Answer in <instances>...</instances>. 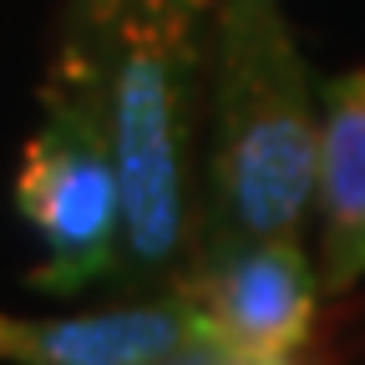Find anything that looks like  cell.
<instances>
[{"mask_svg": "<svg viewBox=\"0 0 365 365\" xmlns=\"http://www.w3.org/2000/svg\"><path fill=\"white\" fill-rule=\"evenodd\" d=\"M223 0H66L56 56L97 91L122 173L117 294H182L203 244Z\"/></svg>", "mask_w": 365, "mask_h": 365, "instance_id": "obj_1", "label": "cell"}, {"mask_svg": "<svg viewBox=\"0 0 365 365\" xmlns=\"http://www.w3.org/2000/svg\"><path fill=\"white\" fill-rule=\"evenodd\" d=\"M314 178L319 97L279 0H223L198 254L244 239H304Z\"/></svg>", "mask_w": 365, "mask_h": 365, "instance_id": "obj_2", "label": "cell"}, {"mask_svg": "<svg viewBox=\"0 0 365 365\" xmlns=\"http://www.w3.org/2000/svg\"><path fill=\"white\" fill-rule=\"evenodd\" d=\"M16 203L46 259L31 284L46 294H76L86 284H117L122 269V173L107 137L97 91L61 56L41 86V127L26 143Z\"/></svg>", "mask_w": 365, "mask_h": 365, "instance_id": "obj_3", "label": "cell"}, {"mask_svg": "<svg viewBox=\"0 0 365 365\" xmlns=\"http://www.w3.org/2000/svg\"><path fill=\"white\" fill-rule=\"evenodd\" d=\"M182 294L208 335L244 355H299L319 345V274L304 239H244L198 254Z\"/></svg>", "mask_w": 365, "mask_h": 365, "instance_id": "obj_4", "label": "cell"}, {"mask_svg": "<svg viewBox=\"0 0 365 365\" xmlns=\"http://www.w3.org/2000/svg\"><path fill=\"white\" fill-rule=\"evenodd\" d=\"M208 325L188 294H122L66 319L0 314V360L16 365H163Z\"/></svg>", "mask_w": 365, "mask_h": 365, "instance_id": "obj_5", "label": "cell"}, {"mask_svg": "<svg viewBox=\"0 0 365 365\" xmlns=\"http://www.w3.org/2000/svg\"><path fill=\"white\" fill-rule=\"evenodd\" d=\"M319 294H350L365 279V66L319 86Z\"/></svg>", "mask_w": 365, "mask_h": 365, "instance_id": "obj_6", "label": "cell"}, {"mask_svg": "<svg viewBox=\"0 0 365 365\" xmlns=\"http://www.w3.org/2000/svg\"><path fill=\"white\" fill-rule=\"evenodd\" d=\"M223 365H325V355H319V345H309L299 355H244L234 345H223Z\"/></svg>", "mask_w": 365, "mask_h": 365, "instance_id": "obj_7", "label": "cell"}, {"mask_svg": "<svg viewBox=\"0 0 365 365\" xmlns=\"http://www.w3.org/2000/svg\"><path fill=\"white\" fill-rule=\"evenodd\" d=\"M163 365H223V340L203 330L198 340H188V345H182L178 355H168Z\"/></svg>", "mask_w": 365, "mask_h": 365, "instance_id": "obj_8", "label": "cell"}]
</instances>
